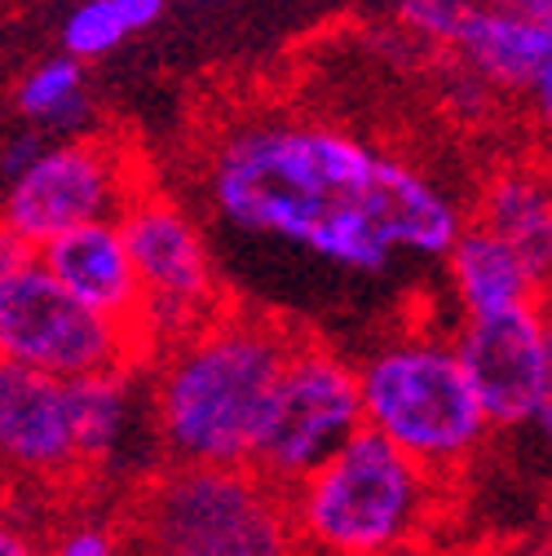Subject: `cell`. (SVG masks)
<instances>
[{
    "label": "cell",
    "mask_w": 552,
    "mask_h": 556,
    "mask_svg": "<svg viewBox=\"0 0 552 556\" xmlns=\"http://www.w3.org/2000/svg\"><path fill=\"white\" fill-rule=\"evenodd\" d=\"M217 213L359 274H385L398 252L447 256L460 207L411 164L327 124L274 119L235 132L213 160Z\"/></svg>",
    "instance_id": "1"
},
{
    "label": "cell",
    "mask_w": 552,
    "mask_h": 556,
    "mask_svg": "<svg viewBox=\"0 0 552 556\" xmlns=\"http://www.w3.org/2000/svg\"><path fill=\"white\" fill-rule=\"evenodd\" d=\"M297 323L269 309L222 305L203 327L168 350L155 384V425L181 468H248L292 350Z\"/></svg>",
    "instance_id": "2"
},
{
    "label": "cell",
    "mask_w": 552,
    "mask_h": 556,
    "mask_svg": "<svg viewBox=\"0 0 552 556\" xmlns=\"http://www.w3.org/2000/svg\"><path fill=\"white\" fill-rule=\"evenodd\" d=\"M120 556H297L292 504L252 468H181L147 477L111 526Z\"/></svg>",
    "instance_id": "3"
},
{
    "label": "cell",
    "mask_w": 552,
    "mask_h": 556,
    "mask_svg": "<svg viewBox=\"0 0 552 556\" xmlns=\"http://www.w3.org/2000/svg\"><path fill=\"white\" fill-rule=\"evenodd\" d=\"M434 472L376 433H354L288 495L297 539L327 556H389L429 517Z\"/></svg>",
    "instance_id": "4"
},
{
    "label": "cell",
    "mask_w": 552,
    "mask_h": 556,
    "mask_svg": "<svg viewBox=\"0 0 552 556\" xmlns=\"http://www.w3.org/2000/svg\"><path fill=\"white\" fill-rule=\"evenodd\" d=\"M359 397L363 429L434 477L460 468L487 438V415L455 350L429 340L376 354L359 371Z\"/></svg>",
    "instance_id": "5"
},
{
    "label": "cell",
    "mask_w": 552,
    "mask_h": 556,
    "mask_svg": "<svg viewBox=\"0 0 552 556\" xmlns=\"http://www.w3.org/2000/svg\"><path fill=\"white\" fill-rule=\"evenodd\" d=\"M354 433H363L359 371L336 350L305 336L274 384L248 468L274 491L292 495Z\"/></svg>",
    "instance_id": "6"
},
{
    "label": "cell",
    "mask_w": 552,
    "mask_h": 556,
    "mask_svg": "<svg viewBox=\"0 0 552 556\" xmlns=\"http://www.w3.org/2000/svg\"><path fill=\"white\" fill-rule=\"evenodd\" d=\"M147 354V340L76 305L36 261L0 296V363L5 367H23L62 384L93 376L128 380Z\"/></svg>",
    "instance_id": "7"
},
{
    "label": "cell",
    "mask_w": 552,
    "mask_h": 556,
    "mask_svg": "<svg viewBox=\"0 0 552 556\" xmlns=\"http://www.w3.org/2000/svg\"><path fill=\"white\" fill-rule=\"evenodd\" d=\"M115 226L133 261L137 288H142L147 331L155 344L173 350L226 305L203 235L173 199L155 190L137 194L115 217Z\"/></svg>",
    "instance_id": "8"
},
{
    "label": "cell",
    "mask_w": 552,
    "mask_h": 556,
    "mask_svg": "<svg viewBox=\"0 0 552 556\" xmlns=\"http://www.w3.org/2000/svg\"><path fill=\"white\" fill-rule=\"evenodd\" d=\"M137 194H147L137 186V168L111 137H80V142L45 151L14 181L0 222L32 252H40L66 230L115 222Z\"/></svg>",
    "instance_id": "9"
},
{
    "label": "cell",
    "mask_w": 552,
    "mask_h": 556,
    "mask_svg": "<svg viewBox=\"0 0 552 556\" xmlns=\"http://www.w3.org/2000/svg\"><path fill=\"white\" fill-rule=\"evenodd\" d=\"M468 389L487 415V429L543 425L552 420V340L543 301L495 314L468 318L455 350Z\"/></svg>",
    "instance_id": "10"
},
{
    "label": "cell",
    "mask_w": 552,
    "mask_h": 556,
    "mask_svg": "<svg viewBox=\"0 0 552 556\" xmlns=\"http://www.w3.org/2000/svg\"><path fill=\"white\" fill-rule=\"evenodd\" d=\"M0 477L58 491L89 481L76 446L72 384L0 363Z\"/></svg>",
    "instance_id": "11"
},
{
    "label": "cell",
    "mask_w": 552,
    "mask_h": 556,
    "mask_svg": "<svg viewBox=\"0 0 552 556\" xmlns=\"http://www.w3.org/2000/svg\"><path fill=\"white\" fill-rule=\"evenodd\" d=\"M36 265L76 305H85L89 314L115 323L120 331H128L137 340H147L155 350V340L147 331L142 288H137V274H133V261L124 252L115 222H93V226L58 235L53 243H45L36 252Z\"/></svg>",
    "instance_id": "12"
},
{
    "label": "cell",
    "mask_w": 552,
    "mask_h": 556,
    "mask_svg": "<svg viewBox=\"0 0 552 556\" xmlns=\"http://www.w3.org/2000/svg\"><path fill=\"white\" fill-rule=\"evenodd\" d=\"M451 49L464 53L468 76L481 85L504 89H535L539 111H548L552 93V23L548 0L535 5H464Z\"/></svg>",
    "instance_id": "13"
},
{
    "label": "cell",
    "mask_w": 552,
    "mask_h": 556,
    "mask_svg": "<svg viewBox=\"0 0 552 556\" xmlns=\"http://www.w3.org/2000/svg\"><path fill=\"white\" fill-rule=\"evenodd\" d=\"M487 235H495L517 261L535 274V283H548V265H552V213H548V186L539 173L513 168L500 173L487 190H481L473 222Z\"/></svg>",
    "instance_id": "14"
},
{
    "label": "cell",
    "mask_w": 552,
    "mask_h": 556,
    "mask_svg": "<svg viewBox=\"0 0 552 556\" xmlns=\"http://www.w3.org/2000/svg\"><path fill=\"white\" fill-rule=\"evenodd\" d=\"M447 256H451V274L468 318H495V314L543 301V283H535V274L517 261V252H509L481 226L464 222Z\"/></svg>",
    "instance_id": "15"
},
{
    "label": "cell",
    "mask_w": 552,
    "mask_h": 556,
    "mask_svg": "<svg viewBox=\"0 0 552 556\" xmlns=\"http://www.w3.org/2000/svg\"><path fill=\"white\" fill-rule=\"evenodd\" d=\"M72 415H76V446L89 477L102 472V464L115 455L124 415H128V380L120 376H93L72 380Z\"/></svg>",
    "instance_id": "16"
},
{
    "label": "cell",
    "mask_w": 552,
    "mask_h": 556,
    "mask_svg": "<svg viewBox=\"0 0 552 556\" xmlns=\"http://www.w3.org/2000/svg\"><path fill=\"white\" fill-rule=\"evenodd\" d=\"M164 14L160 0H93V5H80L72 18H66V58H98L106 49H115L124 36L151 27Z\"/></svg>",
    "instance_id": "17"
},
{
    "label": "cell",
    "mask_w": 552,
    "mask_h": 556,
    "mask_svg": "<svg viewBox=\"0 0 552 556\" xmlns=\"http://www.w3.org/2000/svg\"><path fill=\"white\" fill-rule=\"evenodd\" d=\"M80 62L76 58H53L45 66L23 80V93H18V106L36 119H49V124H72L85 115V98H80Z\"/></svg>",
    "instance_id": "18"
},
{
    "label": "cell",
    "mask_w": 552,
    "mask_h": 556,
    "mask_svg": "<svg viewBox=\"0 0 552 556\" xmlns=\"http://www.w3.org/2000/svg\"><path fill=\"white\" fill-rule=\"evenodd\" d=\"M40 556H120L111 526H72L62 530Z\"/></svg>",
    "instance_id": "19"
},
{
    "label": "cell",
    "mask_w": 552,
    "mask_h": 556,
    "mask_svg": "<svg viewBox=\"0 0 552 556\" xmlns=\"http://www.w3.org/2000/svg\"><path fill=\"white\" fill-rule=\"evenodd\" d=\"M402 18L425 31L429 40L438 45H451L455 40V27L464 18V5H455V0H425V5H402Z\"/></svg>",
    "instance_id": "20"
},
{
    "label": "cell",
    "mask_w": 552,
    "mask_h": 556,
    "mask_svg": "<svg viewBox=\"0 0 552 556\" xmlns=\"http://www.w3.org/2000/svg\"><path fill=\"white\" fill-rule=\"evenodd\" d=\"M32 261H36V252H32L5 222H0V296L10 292V283H14V278H18Z\"/></svg>",
    "instance_id": "21"
},
{
    "label": "cell",
    "mask_w": 552,
    "mask_h": 556,
    "mask_svg": "<svg viewBox=\"0 0 552 556\" xmlns=\"http://www.w3.org/2000/svg\"><path fill=\"white\" fill-rule=\"evenodd\" d=\"M0 556H40V547L10 521H0Z\"/></svg>",
    "instance_id": "22"
},
{
    "label": "cell",
    "mask_w": 552,
    "mask_h": 556,
    "mask_svg": "<svg viewBox=\"0 0 552 556\" xmlns=\"http://www.w3.org/2000/svg\"><path fill=\"white\" fill-rule=\"evenodd\" d=\"M40 155H45V151H40V142H36V137H23L18 147H10V155H5V168L23 177V173H27V168H32Z\"/></svg>",
    "instance_id": "23"
}]
</instances>
